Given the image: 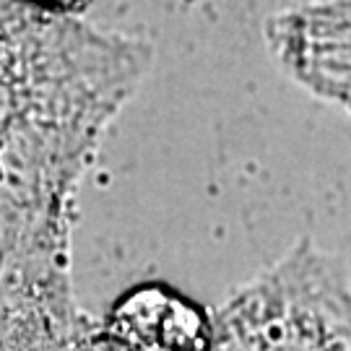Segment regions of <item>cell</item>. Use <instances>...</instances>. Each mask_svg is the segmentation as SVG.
I'll return each instance as SVG.
<instances>
[{
  "label": "cell",
  "mask_w": 351,
  "mask_h": 351,
  "mask_svg": "<svg viewBox=\"0 0 351 351\" xmlns=\"http://www.w3.org/2000/svg\"><path fill=\"white\" fill-rule=\"evenodd\" d=\"M146 63L143 42L0 0V198L63 213L65 193Z\"/></svg>",
  "instance_id": "cell-1"
},
{
  "label": "cell",
  "mask_w": 351,
  "mask_h": 351,
  "mask_svg": "<svg viewBox=\"0 0 351 351\" xmlns=\"http://www.w3.org/2000/svg\"><path fill=\"white\" fill-rule=\"evenodd\" d=\"M101 341L110 351H206L208 323L167 287H138L114 302Z\"/></svg>",
  "instance_id": "cell-3"
},
{
  "label": "cell",
  "mask_w": 351,
  "mask_h": 351,
  "mask_svg": "<svg viewBox=\"0 0 351 351\" xmlns=\"http://www.w3.org/2000/svg\"><path fill=\"white\" fill-rule=\"evenodd\" d=\"M37 8H45V11H55V13H73L81 11L88 0H26Z\"/></svg>",
  "instance_id": "cell-4"
},
{
  "label": "cell",
  "mask_w": 351,
  "mask_h": 351,
  "mask_svg": "<svg viewBox=\"0 0 351 351\" xmlns=\"http://www.w3.org/2000/svg\"><path fill=\"white\" fill-rule=\"evenodd\" d=\"M271 39L297 78L351 104V0L287 13L271 24Z\"/></svg>",
  "instance_id": "cell-2"
}]
</instances>
